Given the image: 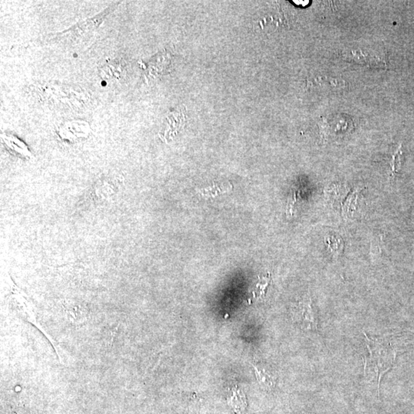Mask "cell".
Here are the masks:
<instances>
[{
  "instance_id": "6da1fadb",
  "label": "cell",
  "mask_w": 414,
  "mask_h": 414,
  "mask_svg": "<svg viewBox=\"0 0 414 414\" xmlns=\"http://www.w3.org/2000/svg\"><path fill=\"white\" fill-rule=\"evenodd\" d=\"M365 337L368 351V355L364 360L365 374L368 375V377L370 376V379L377 380L379 390L382 377L392 368L395 355L390 344L379 340L371 339L366 334Z\"/></svg>"
},
{
  "instance_id": "7a4b0ae2",
  "label": "cell",
  "mask_w": 414,
  "mask_h": 414,
  "mask_svg": "<svg viewBox=\"0 0 414 414\" xmlns=\"http://www.w3.org/2000/svg\"><path fill=\"white\" fill-rule=\"evenodd\" d=\"M295 318L301 327L306 330L318 331L319 317L314 309L312 300L309 295L305 296L298 302L295 308Z\"/></svg>"
},
{
  "instance_id": "3957f363",
  "label": "cell",
  "mask_w": 414,
  "mask_h": 414,
  "mask_svg": "<svg viewBox=\"0 0 414 414\" xmlns=\"http://www.w3.org/2000/svg\"><path fill=\"white\" fill-rule=\"evenodd\" d=\"M100 75L106 80H119L125 75V65L119 59H109L100 68Z\"/></svg>"
},
{
  "instance_id": "277c9868",
  "label": "cell",
  "mask_w": 414,
  "mask_h": 414,
  "mask_svg": "<svg viewBox=\"0 0 414 414\" xmlns=\"http://www.w3.org/2000/svg\"><path fill=\"white\" fill-rule=\"evenodd\" d=\"M2 140L5 143V147L11 152H14L24 158L30 159L33 157V154L28 148L27 146L16 137L2 134Z\"/></svg>"
},
{
  "instance_id": "5b68a950",
  "label": "cell",
  "mask_w": 414,
  "mask_h": 414,
  "mask_svg": "<svg viewBox=\"0 0 414 414\" xmlns=\"http://www.w3.org/2000/svg\"><path fill=\"white\" fill-rule=\"evenodd\" d=\"M184 113L179 111L169 114L167 118V128L164 131V138L175 135L178 130L181 129V125L184 124Z\"/></svg>"
},
{
  "instance_id": "8992f818",
  "label": "cell",
  "mask_w": 414,
  "mask_h": 414,
  "mask_svg": "<svg viewBox=\"0 0 414 414\" xmlns=\"http://www.w3.org/2000/svg\"><path fill=\"white\" fill-rule=\"evenodd\" d=\"M232 184H230V183H227V184H220V185L217 184H213V186L204 188V189H197L196 191L203 197L208 199V198H214L216 196H220V195L229 193L230 191H232Z\"/></svg>"
},
{
  "instance_id": "52a82bcc",
  "label": "cell",
  "mask_w": 414,
  "mask_h": 414,
  "mask_svg": "<svg viewBox=\"0 0 414 414\" xmlns=\"http://www.w3.org/2000/svg\"><path fill=\"white\" fill-rule=\"evenodd\" d=\"M362 189H356L348 196L342 206V216L344 220L353 218L357 209L358 196Z\"/></svg>"
},
{
  "instance_id": "ba28073f",
  "label": "cell",
  "mask_w": 414,
  "mask_h": 414,
  "mask_svg": "<svg viewBox=\"0 0 414 414\" xmlns=\"http://www.w3.org/2000/svg\"><path fill=\"white\" fill-rule=\"evenodd\" d=\"M253 369H254L256 379H257L258 382L260 383V385L263 386L266 389H271L275 387L276 379L273 375L270 374V372L266 371L263 368L259 369L255 365H253Z\"/></svg>"
},
{
  "instance_id": "9c48e42d",
  "label": "cell",
  "mask_w": 414,
  "mask_h": 414,
  "mask_svg": "<svg viewBox=\"0 0 414 414\" xmlns=\"http://www.w3.org/2000/svg\"><path fill=\"white\" fill-rule=\"evenodd\" d=\"M270 282V275L259 277V281L256 285V290L253 291L255 298H262L266 293V289Z\"/></svg>"
},
{
  "instance_id": "30bf717a",
  "label": "cell",
  "mask_w": 414,
  "mask_h": 414,
  "mask_svg": "<svg viewBox=\"0 0 414 414\" xmlns=\"http://www.w3.org/2000/svg\"><path fill=\"white\" fill-rule=\"evenodd\" d=\"M297 202V193L294 192L292 196L288 200V205H287V216L289 217H293L294 215V207H295V203Z\"/></svg>"
},
{
  "instance_id": "8fae6325",
  "label": "cell",
  "mask_w": 414,
  "mask_h": 414,
  "mask_svg": "<svg viewBox=\"0 0 414 414\" xmlns=\"http://www.w3.org/2000/svg\"><path fill=\"white\" fill-rule=\"evenodd\" d=\"M294 3L296 5H302V6H305V5L309 4V1H293Z\"/></svg>"
}]
</instances>
